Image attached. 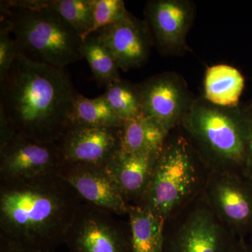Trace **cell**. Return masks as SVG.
Here are the masks:
<instances>
[{"label":"cell","mask_w":252,"mask_h":252,"mask_svg":"<svg viewBox=\"0 0 252 252\" xmlns=\"http://www.w3.org/2000/svg\"><path fill=\"white\" fill-rule=\"evenodd\" d=\"M84 203L58 172L0 182V240L21 252H54Z\"/></svg>","instance_id":"6da1fadb"},{"label":"cell","mask_w":252,"mask_h":252,"mask_svg":"<svg viewBox=\"0 0 252 252\" xmlns=\"http://www.w3.org/2000/svg\"><path fill=\"white\" fill-rule=\"evenodd\" d=\"M5 3L11 8L52 10L70 24L83 40L92 27L94 0H11Z\"/></svg>","instance_id":"e0dca14e"},{"label":"cell","mask_w":252,"mask_h":252,"mask_svg":"<svg viewBox=\"0 0 252 252\" xmlns=\"http://www.w3.org/2000/svg\"><path fill=\"white\" fill-rule=\"evenodd\" d=\"M146 16L158 45L166 52L185 49L193 17L192 4L185 0H153L146 6Z\"/></svg>","instance_id":"5bb4252c"},{"label":"cell","mask_w":252,"mask_h":252,"mask_svg":"<svg viewBox=\"0 0 252 252\" xmlns=\"http://www.w3.org/2000/svg\"><path fill=\"white\" fill-rule=\"evenodd\" d=\"M104 97L123 122L142 115V101L137 85L119 79L106 86Z\"/></svg>","instance_id":"7402d4cb"},{"label":"cell","mask_w":252,"mask_h":252,"mask_svg":"<svg viewBox=\"0 0 252 252\" xmlns=\"http://www.w3.org/2000/svg\"><path fill=\"white\" fill-rule=\"evenodd\" d=\"M0 4L1 14L11 21L17 53L61 69L84 59L83 39L58 13Z\"/></svg>","instance_id":"5b68a950"},{"label":"cell","mask_w":252,"mask_h":252,"mask_svg":"<svg viewBox=\"0 0 252 252\" xmlns=\"http://www.w3.org/2000/svg\"><path fill=\"white\" fill-rule=\"evenodd\" d=\"M208 169L184 136H167L139 205L165 221L203 191Z\"/></svg>","instance_id":"277c9868"},{"label":"cell","mask_w":252,"mask_h":252,"mask_svg":"<svg viewBox=\"0 0 252 252\" xmlns=\"http://www.w3.org/2000/svg\"><path fill=\"white\" fill-rule=\"evenodd\" d=\"M127 216L131 252H163L165 220L141 205H130Z\"/></svg>","instance_id":"2e32d148"},{"label":"cell","mask_w":252,"mask_h":252,"mask_svg":"<svg viewBox=\"0 0 252 252\" xmlns=\"http://www.w3.org/2000/svg\"><path fill=\"white\" fill-rule=\"evenodd\" d=\"M237 239L202 193L165 221L163 252H230Z\"/></svg>","instance_id":"8992f818"},{"label":"cell","mask_w":252,"mask_h":252,"mask_svg":"<svg viewBox=\"0 0 252 252\" xmlns=\"http://www.w3.org/2000/svg\"><path fill=\"white\" fill-rule=\"evenodd\" d=\"M205 99L223 107H238L245 88V79L236 68L217 64L207 69L205 77Z\"/></svg>","instance_id":"ac0fdd59"},{"label":"cell","mask_w":252,"mask_h":252,"mask_svg":"<svg viewBox=\"0 0 252 252\" xmlns=\"http://www.w3.org/2000/svg\"><path fill=\"white\" fill-rule=\"evenodd\" d=\"M137 86L142 115L170 135L190 104L185 82L177 74L167 72L149 78Z\"/></svg>","instance_id":"8fae6325"},{"label":"cell","mask_w":252,"mask_h":252,"mask_svg":"<svg viewBox=\"0 0 252 252\" xmlns=\"http://www.w3.org/2000/svg\"><path fill=\"white\" fill-rule=\"evenodd\" d=\"M124 122L110 107L104 94L88 98L77 94L74 99L70 125L121 127Z\"/></svg>","instance_id":"ffe728a7"},{"label":"cell","mask_w":252,"mask_h":252,"mask_svg":"<svg viewBox=\"0 0 252 252\" xmlns=\"http://www.w3.org/2000/svg\"><path fill=\"white\" fill-rule=\"evenodd\" d=\"M0 252H21L15 249L14 247L6 243L3 240H0Z\"/></svg>","instance_id":"4316f807"},{"label":"cell","mask_w":252,"mask_h":252,"mask_svg":"<svg viewBox=\"0 0 252 252\" xmlns=\"http://www.w3.org/2000/svg\"><path fill=\"white\" fill-rule=\"evenodd\" d=\"M60 167L57 143L16 133L0 146V182L36 178L58 172Z\"/></svg>","instance_id":"9c48e42d"},{"label":"cell","mask_w":252,"mask_h":252,"mask_svg":"<svg viewBox=\"0 0 252 252\" xmlns=\"http://www.w3.org/2000/svg\"><path fill=\"white\" fill-rule=\"evenodd\" d=\"M180 124L209 171L247 174L248 109L220 107L205 99L194 101Z\"/></svg>","instance_id":"3957f363"},{"label":"cell","mask_w":252,"mask_h":252,"mask_svg":"<svg viewBox=\"0 0 252 252\" xmlns=\"http://www.w3.org/2000/svg\"><path fill=\"white\" fill-rule=\"evenodd\" d=\"M249 239L250 240V245L252 247V235L250 237V238H249Z\"/></svg>","instance_id":"83f0119b"},{"label":"cell","mask_w":252,"mask_h":252,"mask_svg":"<svg viewBox=\"0 0 252 252\" xmlns=\"http://www.w3.org/2000/svg\"><path fill=\"white\" fill-rule=\"evenodd\" d=\"M167 136L157 124L142 114L123 124L121 149L128 153L158 154Z\"/></svg>","instance_id":"d6986e66"},{"label":"cell","mask_w":252,"mask_h":252,"mask_svg":"<svg viewBox=\"0 0 252 252\" xmlns=\"http://www.w3.org/2000/svg\"><path fill=\"white\" fill-rule=\"evenodd\" d=\"M159 154H134L122 149L106 166L129 205H139L150 185Z\"/></svg>","instance_id":"9a60e30c"},{"label":"cell","mask_w":252,"mask_h":252,"mask_svg":"<svg viewBox=\"0 0 252 252\" xmlns=\"http://www.w3.org/2000/svg\"><path fill=\"white\" fill-rule=\"evenodd\" d=\"M17 55V46L9 18L1 14L0 23V82L4 81Z\"/></svg>","instance_id":"cb8c5ba5"},{"label":"cell","mask_w":252,"mask_h":252,"mask_svg":"<svg viewBox=\"0 0 252 252\" xmlns=\"http://www.w3.org/2000/svg\"><path fill=\"white\" fill-rule=\"evenodd\" d=\"M203 195L219 220L236 238L252 235V180L236 171L210 172Z\"/></svg>","instance_id":"52a82bcc"},{"label":"cell","mask_w":252,"mask_h":252,"mask_svg":"<svg viewBox=\"0 0 252 252\" xmlns=\"http://www.w3.org/2000/svg\"><path fill=\"white\" fill-rule=\"evenodd\" d=\"M57 145L61 166L106 167L121 149V127L70 125Z\"/></svg>","instance_id":"30bf717a"},{"label":"cell","mask_w":252,"mask_h":252,"mask_svg":"<svg viewBox=\"0 0 252 252\" xmlns=\"http://www.w3.org/2000/svg\"><path fill=\"white\" fill-rule=\"evenodd\" d=\"M0 86V112L16 133L41 142H59L70 126L77 94L64 69L17 53Z\"/></svg>","instance_id":"7a4b0ae2"},{"label":"cell","mask_w":252,"mask_h":252,"mask_svg":"<svg viewBox=\"0 0 252 252\" xmlns=\"http://www.w3.org/2000/svg\"><path fill=\"white\" fill-rule=\"evenodd\" d=\"M250 115V127L248 142V158H247V175L252 180V104L249 107Z\"/></svg>","instance_id":"d4e9b609"},{"label":"cell","mask_w":252,"mask_h":252,"mask_svg":"<svg viewBox=\"0 0 252 252\" xmlns=\"http://www.w3.org/2000/svg\"><path fill=\"white\" fill-rule=\"evenodd\" d=\"M127 13L122 0H94L93 25L89 36L119 22Z\"/></svg>","instance_id":"603a6c76"},{"label":"cell","mask_w":252,"mask_h":252,"mask_svg":"<svg viewBox=\"0 0 252 252\" xmlns=\"http://www.w3.org/2000/svg\"><path fill=\"white\" fill-rule=\"evenodd\" d=\"M230 252H252V247L247 240L238 238Z\"/></svg>","instance_id":"484cf974"},{"label":"cell","mask_w":252,"mask_h":252,"mask_svg":"<svg viewBox=\"0 0 252 252\" xmlns=\"http://www.w3.org/2000/svg\"><path fill=\"white\" fill-rule=\"evenodd\" d=\"M114 215L84 202L66 236L69 252H131L128 226Z\"/></svg>","instance_id":"ba28073f"},{"label":"cell","mask_w":252,"mask_h":252,"mask_svg":"<svg viewBox=\"0 0 252 252\" xmlns=\"http://www.w3.org/2000/svg\"><path fill=\"white\" fill-rule=\"evenodd\" d=\"M95 33L122 70L140 67L148 59L152 42L149 26L129 12L119 22Z\"/></svg>","instance_id":"4fadbf2b"},{"label":"cell","mask_w":252,"mask_h":252,"mask_svg":"<svg viewBox=\"0 0 252 252\" xmlns=\"http://www.w3.org/2000/svg\"><path fill=\"white\" fill-rule=\"evenodd\" d=\"M84 59L89 63L94 79L100 85L107 86L121 79L117 61L107 46L96 33L83 41Z\"/></svg>","instance_id":"44dd1931"},{"label":"cell","mask_w":252,"mask_h":252,"mask_svg":"<svg viewBox=\"0 0 252 252\" xmlns=\"http://www.w3.org/2000/svg\"><path fill=\"white\" fill-rule=\"evenodd\" d=\"M58 174L86 203L114 215H127L130 205L105 167L61 165Z\"/></svg>","instance_id":"7c38bea8"}]
</instances>
